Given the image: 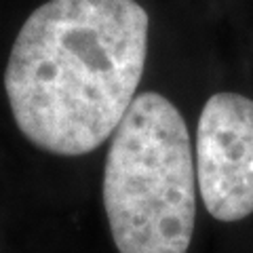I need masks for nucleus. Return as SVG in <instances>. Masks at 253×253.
Masks as SVG:
<instances>
[{
	"label": "nucleus",
	"mask_w": 253,
	"mask_h": 253,
	"mask_svg": "<svg viewBox=\"0 0 253 253\" xmlns=\"http://www.w3.org/2000/svg\"><path fill=\"white\" fill-rule=\"evenodd\" d=\"M196 169L190 133L165 95H135L112 133L104 207L121 253H186L196 221Z\"/></svg>",
	"instance_id": "obj_2"
},
{
	"label": "nucleus",
	"mask_w": 253,
	"mask_h": 253,
	"mask_svg": "<svg viewBox=\"0 0 253 253\" xmlns=\"http://www.w3.org/2000/svg\"><path fill=\"white\" fill-rule=\"evenodd\" d=\"M196 181L217 221L253 213V99L230 91L207 99L196 126Z\"/></svg>",
	"instance_id": "obj_3"
},
{
	"label": "nucleus",
	"mask_w": 253,
	"mask_h": 253,
	"mask_svg": "<svg viewBox=\"0 0 253 253\" xmlns=\"http://www.w3.org/2000/svg\"><path fill=\"white\" fill-rule=\"evenodd\" d=\"M150 17L137 0H46L26 19L4 70L15 125L30 144L83 156L135 99Z\"/></svg>",
	"instance_id": "obj_1"
}]
</instances>
